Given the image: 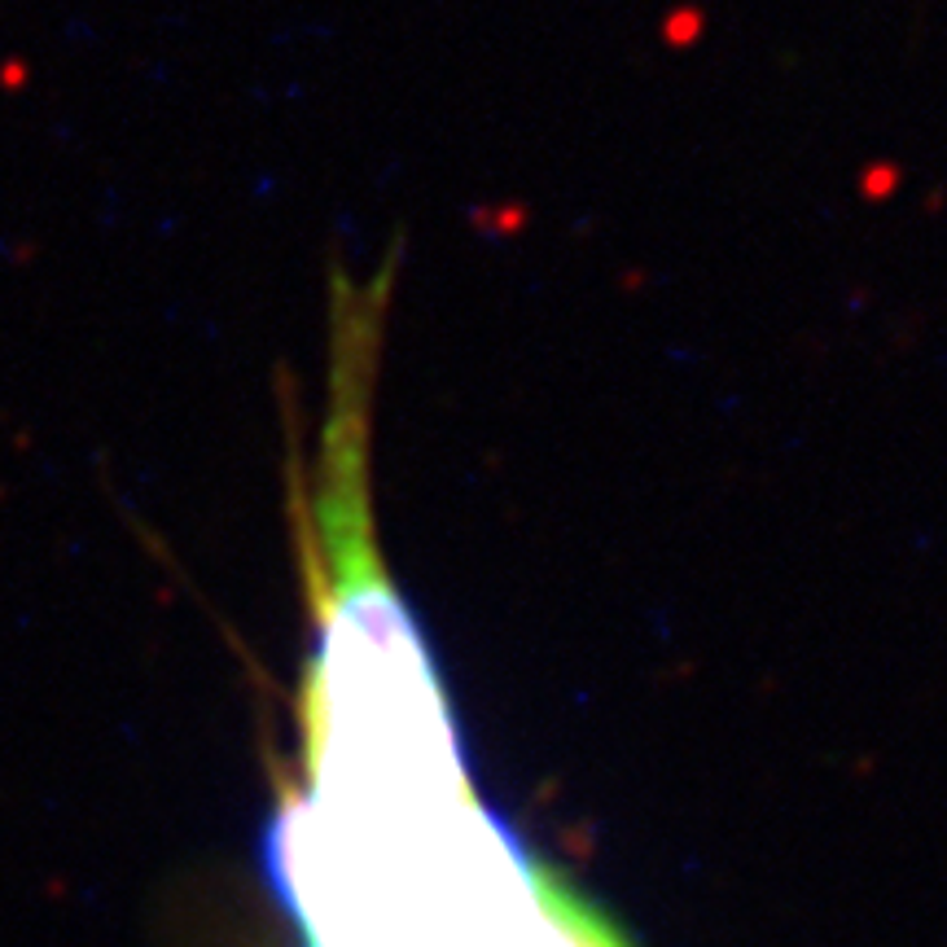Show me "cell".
<instances>
[{"instance_id":"1","label":"cell","mask_w":947,"mask_h":947,"mask_svg":"<svg viewBox=\"0 0 947 947\" xmlns=\"http://www.w3.org/2000/svg\"><path fill=\"white\" fill-rule=\"evenodd\" d=\"M273 890L298 947H628L474 795L465 754L312 816Z\"/></svg>"}]
</instances>
